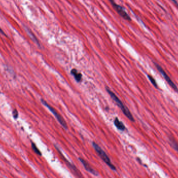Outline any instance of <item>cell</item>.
Masks as SVG:
<instances>
[{"label": "cell", "instance_id": "30bf717a", "mask_svg": "<svg viewBox=\"0 0 178 178\" xmlns=\"http://www.w3.org/2000/svg\"><path fill=\"white\" fill-rule=\"evenodd\" d=\"M26 30L27 32H28V35H29L30 38H32V39L33 40V41L35 42V43H36V44L38 45H40L39 42L38 41L37 38L36 37L35 35H33V33H32V32H31L29 29H28V28H27Z\"/></svg>", "mask_w": 178, "mask_h": 178}, {"label": "cell", "instance_id": "8992f818", "mask_svg": "<svg viewBox=\"0 0 178 178\" xmlns=\"http://www.w3.org/2000/svg\"><path fill=\"white\" fill-rule=\"evenodd\" d=\"M79 159L80 160V162H81V163L83 164L84 168H85V169L87 172L91 173L92 175L96 176H97L99 175L98 172L95 170H94V169L91 167V165L87 163V161H86L85 159L82 158H79Z\"/></svg>", "mask_w": 178, "mask_h": 178}, {"label": "cell", "instance_id": "5b68a950", "mask_svg": "<svg viewBox=\"0 0 178 178\" xmlns=\"http://www.w3.org/2000/svg\"><path fill=\"white\" fill-rule=\"evenodd\" d=\"M108 1L119 15H120L121 17H122V18L126 20H128V21L131 20V18L130 16L128 15V14L127 13V12H125V9L121 6L118 5L115 2L114 0H108Z\"/></svg>", "mask_w": 178, "mask_h": 178}, {"label": "cell", "instance_id": "9a60e30c", "mask_svg": "<svg viewBox=\"0 0 178 178\" xmlns=\"http://www.w3.org/2000/svg\"><path fill=\"white\" fill-rule=\"evenodd\" d=\"M0 33H2V35H5V33H4V32L3 31V30H2V29H1V27H0Z\"/></svg>", "mask_w": 178, "mask_h": 178}, {"label": "cell", "instance_id": "7c38bea8", "mask_svg": "<svg viewBox=\"0 0 178 178\" xmlns=\"http://www.w3.org/2000/svg\"><path fill=\"white\" fill-rule=\"evenodd\" d=\"M147 77H148V79L150 80V83H152V84H153L155 87L157 88V87H158V85H157V83L156 81V80H155L152 76L150 75V74H148Z\"/></svg>", "mask_w": 178, "mask_h": 178}, {"label": "cell", "instance_id": "ba28073f", "mask_svg": "<svg viewBox=\"0 0 178 178\" xmlns=\"http://www.w3.org/2000/svg\"><path fill=\"white\" fill-rule=\"evenodd\" d=\"M114 125H115L116 127H117V129H118L119 130L121 131H124L125 130V125H124L123 122L119 121L118 118H116L114 120Z\"/></svg>", "mask_w": 178, "mask_h": 178}, {"label": "cell", "instance_id": "9c48e42d", "mask_svg": "<svg viewBox=\"0 0 178 178\" xmlns=\"http://www.w3.org/2000/svg\"><path fill=\"white\" fill-rule=\"evenodd\" d=\"M169 140L172 146L175 149V150L178 152V143L175 140V138L172 137H169Z\"/></svg>", "mask_w": 178, "mask_h": 178}, {"label": "cell", "instance_id": "6da1fadb", "mask_svg": "<svg viewBox=\"0 0 178 178\" xmlns=\"http://www.w3.org/2000/svg\"><path fill=\"white\" fill-rule=\"evenodd\" d=\"M106 90L107 91V92L108 93L109 95L111 96V98L112 99V100L116 103V104H117V106H118L121 110L122 111V112L124 113V115L128 118L131 121H134V119L133 116L131 113L129 111V109L128 108V107H126L123 103L121 101V100L119 99L118 97H117V95L114 93L113 92L111 91V89L108 88V87H106Z\"/></svg>", "mask_w": 178, "mask_h": 178}, {"label": "cell", "instance_id": "4fadbf2b", "mask_svg": "<svg viewBox=\"0 0 178 178\" xmlns=\"http://www.w3.org/2000/svg\"><path fill=\"white\" fill-rule=\"evenodd\" d=\"M13 116L14 119H17L18 117V111H17V109H14L13 111Z\"/></svg>", "mask_w": 178, "mask_h": 178}, {"label": "cell", "instance_id": "52a82bcc", "mask_svg": "<svg viewBox=\"0 0 178 178\" xmlns=\"http://www.w3.org/2000/svg\"><path fill=\"white\" fill-rule=\"evenodd\" d=\"M71 74L74 76V79L78 83L81 82L83 79V75L81 73H79L76 69H73L71 70Z\"/></svg>", "mask_w": 178, "mask_h": 178}, {"label": "cell", "instance_id": "3957f363", "mask_svg": "<svg viewBox=\"0 0 178 178\" xmlns=\"http://www.w3.org/2000/svg\"><path fill=\"white\" fill-rule=\"evenodd\" d=\"M42 103L48 108L49 111H51V112L53 113V115H54L55 117L56 118V119L59 122V124H61L62 127L65 129H68L67 125L66 124V121H65L64 119H63V117L61 116L58 112L55 110L53 107H52L51 106L49 105V104H48V103L46 102V101H44L43 99L41 100Z\"/></svg>", "mask_w": 178, "mask_h": 178}, {"label": "cell", "instance_id": "7a4b0ae2", "mask_svg": "<svg viewBox=\"0 0 178 178\" xmlns=\"http://www.w3.org/2000/svg\"><path fill=\"white\" fill-rule=\"evenodd\" d=\"M92 145L96 152L97 153L99 156L101 157V159L104 161V163H106V165L111 168V169H112V170H116V169L115 166L112 163L110 158L102 148L95 142H93Z\"/></svg>", "mask_w": 178, "mask_h": 178}, {"label": "cell", "instance_id": "8fae6325", "mask_svg": "<svg viewBox=\"0 0 178 178\" xmlns=\"http://www.w3.org/2000/svg\"><path fill=\"white\" fill-rule=\"evenodd\" d=\"M32 150H33V151L35 152V153H36L37 155L41 156V152H40V150H39V148L37 147L36 145L34 143H32Z\"/></svg>", "mask_w": 178, "mask_h": 178}, {"label": "cell", "instance_id": "5bb4252c", "mask_svg": "<svg viewBox=\"0 0 178 178\" xmlns=\"http://www.w3.org/2000/svg\"><path fill=\"white\" fill-rule=\"evenodd\" d=\"M171 1H172V2H173V3H175V4H176V6L178 7V2L176 1V0H171Z\"/></svg>", "mask_w": 178, "mask_h": 178}, {"label": "cell", "instance_id": "277c9868", "mask_svg": "<svg viewBox=\"0 0 178 178\" xmlns=\"http://www.w3.org/2000/svg\"><path fill=\"white\" fill-rule=\"evenodd\" d=\"M154 64L155 65V67H156L158 71H159V72L162 74V76H163L164 79L166 80V81L167 82L169 85L176 92H178V87H177V86L176 85L175 83H173L172 79L170 78V77L168 76L167 74L164 71L163 68L159 65L157 63L154 62Z\"/></svg>", "mask_w": 178, "mask_h": 178}]
</instances>
